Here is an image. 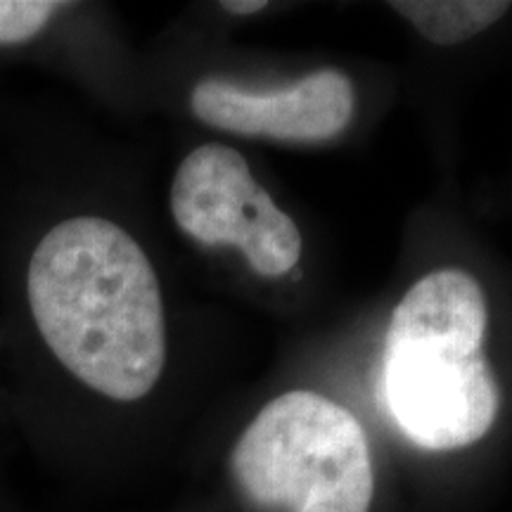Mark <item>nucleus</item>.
<instances>
[{
    "label": "nucleus",
    "instance_id": "obj_1",
    "mask_svg": "<svg viewBox=\"0 0 512 512\" xmlns=\"http://www.w3.org/2000/svg\"><path fill=\"white\" fill-rule=\"evenodd\" d=\"M0 190V373L31 420L69 399L131 408L162 387V275L119 216L69 188L34 112H17Z\"/></svg>",
    "mask_w": 512,
    "mask_h": 512
},
{
    "label": "nucleus",
    "instance_id": "obj_2",
    "mask_svg": "<svg viewBox=\"0 0 512 512\" xmlns=\"http://www.w3.org/2000/svg\"><path fill=\"white\" fill-rule=\"evenodd\" d=\"M230 475L249 503L271 512H370L375 494L361 422L306 389L261 408L235 441Z\"/></svg>",
    "mask_w": 512,
    "mask_h": 512
},
{
    "label": "nucleus",
    "instance_id": "obj_3",
    "mask_svg": "<svg viewBox=\"0 0 512 512\" xmlns=\"http://www.w3.org/2000/svg\"><path fill=\"white\" fill-rule=\"evenodd\" d=\"M169 216L183 238L204 249L235 247L264 278H283L302 259V230L230 145H197L178 162Z\"/></svg>",
    "mask_w": 512,
    "mask_h": 512
},
{
    "label": "nucleus",
    "instance_id": "obj_4",
    "mask_svg": "<svg viewBox=\"0 0 512 512\" xmlns=\"http://www.w3.org/2000/svg\"><path fill=\"white\" fill-rule=\"evenodd\" d=\"M382 401L403 437L425 451H460L496 430L505 387L489 351L384 354Z\"/></svg>",
    "mask_w": 512,
    "mask_h": 512
},
{
    "label": "nucleus",
    "instance_id": "obj_5",
    "mask_svg": "<svg viewBox=\"0 0 512 512\" xmlns=\"http://www.w3.org/2000/svg\"><path fill=\"white\" fill-rule=\"evenodd\" d=\"M354 105V86L339 69H316L271 91H256L216 74L200 76L188 88V110L200 124L283 143L337 138L354 117Z\"/></svg>",
    "mask_w": 512,
    "mask_h": 512
},
{
    "label": "nucleus",
    "instance_id": "obj_6",
    "mask_svg": "<svg viewBox=\"0 0 512 512\" xmlns=\"http://www.w3.org/2000/svg\"><path fill=\"white\" fill-rule=\"evenodd\" d=\"M491 302L482 280L463 268L427 273L401 297L389 320L384 354H484Z\"/></svg>",
    "mask_w": 512,
    "mask_h": 512
},
{
    "label": "nucleus",
    "instance_id": "obj_7",
    "mask_svg": "<svg viewBox=\"0 0 512 512\" xmlns=\"http://www.w3.org/2000/svg\"><path fill=\"white\" fill-rule=\"evenodd\" d=\"M434 46H463L498 27L512 12L508 0H396L389 3Z\"/></svg>",
    "mask_w": 512,
    "mask_h": 512
},
{
    "label": "nucleus",
    "instance_id": "obj_8",
    "mask_svg": "<svg viewBox=\"0 0 512 512\" xmlns=\"http://www.w3.org/2000/svg\"><path fill=\"white\" fill-rule=\"evenodd\" d=\"M219 8H223L230 15H254V12H261L268 8L266 0H226V3H219Z\"/></svg>",
    "mask_w": 512,
    "mask_h": 512
},
{
    "label": "nucleus",
    "instance_id": "obj_9",
    "mask_svg": "<svg viewBox=\"0 0 512 512\" xmlns=\"http://www.w3.org/2000/svg\"><path fill=\"white\" fill-rule=\"evenodd\" d=\"M17 117L15 107H10L8 102L0 98V133H8L12 128V121Z\"/></svg>",
    "mask_w": 512,
    "mask_h": 512
}]
</instances>
